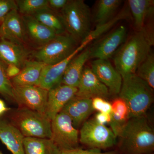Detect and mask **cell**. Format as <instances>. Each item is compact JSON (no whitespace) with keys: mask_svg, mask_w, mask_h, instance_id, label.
I'll return each instance as SVG.
<instances>
[{"mask_svg":"<svg viewBox=\"0 0 154 154\" xmlns=\"http://www.w3.org/2000/svg\"><path fill=\"white\" fill-rule=\"evenodd\" d=\"M94 119L99 124L103 125L110 124L111 120V113L98 112L95 116Z\"/></svg>","mask_w":154,"mask_h":154,"instance_id":"obj_33","label":"cell"},{"mask_svg":"<svg viewBox=\"0 0 154 154\" xmlns=\"http://www.w3.org/2000/svg\"><path fill=\"white\" fill-rule=\"evenodd\" d=\"M77 42L69 35H57L42 45L34 54V57L46 65L54 64L71 54L77 48Z\"/></svg>","mask_w":154,"mask_h":154,"instance_id":"obj_6","label":"cell"},{"mask_svg":"<svg viewBox=\"0 0 154 154\" xmlns=\"http://www.w3.org/2000/svg\"><path fill=\"white\" fill-rule=\"evenodd\" d=\"M25 30L22 17L17 10H13L6 16L0 26L1 39L23 45Z\"/></svg>","mask_w":154,"mask_h":154,"instance_id":"obj_15","label":"cell"},{"mask_svg":"<svg viewBox=\"0 0 154 154\" xmlns=\"http://www.w3.org/2000/svg\"><path fill=\"white\" fill-rule=\"evenodd\" d=\"M18 11L23 16H32L40 10L48 8V0H17Z\"/></svg>","mask_w":154,"mask_h":154,"instance_id":"obj_28","label":"cell"},{"mask_svg":"<svg viewBox=\"0 0 154 154\" xmlns=\"http://www.w3.org/2000/svg\"><path fill=\"white\" fill-rule=\"evenodd\" d=\"M119 137L122 154H149L154 151V130L145 116L130 119Z\"/></svg>","mask_w":154,"mask_h":154,"instance_id":"obj_2","label":"cell"},{"mask_svg":"<svg viewBox=\"0 0 154 154\" xmlns=\"http://www.w3.org/2000/svg\"><path fill=\"white\" fill-rule=\"evenodd\" d=\"M18 10L17 3L14 0H0V23L11 11Z\"/></svg>","mask_w":154,"mask_h":154,"instance_id":"obj_31","label":"cell"},{"mask_svg":"<svg viewBox=\"0 0 154 154\" xmlns=\"http://www.w3.org/2000/svg\"><path fill=\"white\" fill-rule=\"evenodd\" d=\"M77 92V88L60 84L48 91L45 115L52 120L64 106L73 98Z\"/></svg>","mask_w":154,"mask_h":154,"instance_id":"obj_12","label":"cell"},{"mask_svg":"<svg viewBox=\"0 0 154 154\" xmlns=\"http://www.w3.org/2000/svg\"><path fill=\"white\" fill-rule=\"evenodd\" d=\"M29 51L23 45L1 39L0 59L7 65L13 64L21 69L28 60Z\"/></svg>","mask_w":154,"mask_h":154,"instance_id":"obj_18","label":"cell"},{"mask_svg":"<svg viewBox=\"0 0 154 154\" xmlns=\"http://www.w3.org/2000/svg\"><path fill=\"white\" fill-rule=\"evenodd\" d=\"M135 74L145 82L152 89H154V55L151 51L138 67Z\"/></svg>","mask_w":154,"mask_h":154,"instance_id":"obj_27","label":"cell"},{"mask_svg":"<svg viewBox=\"0 0 154 154\" xmlns=\"http://www.w3.org/2000/svg\"><path fill=\"white\" fill-rule=\"evenodd\" d=\"M25 154H60L61 150L51 139L24 137Z\"/></svg>","mask_w":154,"mask_h":154,"instance_id":"obj_24","label":"cell"},{"mask_svg":"<svg viewBox=\"0 0 154 154\" xmlns=\"http://www.w3.org/2000/svg\"><path fill=\"white\" fill-rule=\"evenodd\" d=\"M46 65L37 60H27L17 76L11 79L13 86H38L42 72Z\"/></svg>","mask_w":154,"mask_h":154,"instance_id":"obj_21","label":"cell"},{"mask_svg":"<svg viewBox=\"0 0 154 154\" xmlns=\"http://www.w3.org/2000/svg\"><path fill=\"white\" fill-rule=\"evenodd\" d=\"M90 59V48L83 51L75 56L69 63L62 79L61 84L76 88L86 62Z\"/></svg>","mask_w":154,"mask_h":154,"instance_id":"obj_20","label":"cell"},{"mask_svg":"<svg viewBox=\"0 0 154 154\" xmlns=\"http://www.w3.org/2000/svg\"><path fill=\"white\" fill-rule=\"evenodd\" d=\"M48 91L38 86H14V102L24 107L45 115Z\"/></svg>","mask_w":154,"mask_h":154,"instance_id":"obj_9","label":"cell"},{"mask_svg":"<svg viewBox=\"0 0 154 154\" xmlns=\"http://www.w3.org/2000/svg\"><path fill=\"white\" fill-rule=\"evenodd\" d=\"M110 95L108 88L99 81L91 69L84 68L75 96L84 99L101 97L106 99Z\"/></svg>","mask_w":154,"mask_h":154,"instance_id":"obj_14","label":"cell"},{"mask_svg":"<svg viewBox=\"0 0 154 154\" xmlns=\"http://www.w3.org/2000/svg\"><path fill=\"white\" fill-rule=\"evenodd\" d=\"M10 109V108L7 107L5 102L0 99V116L8 111Z\"/></svg>","mask_w":154,"mask_h":154,"instance_id":"obj_36","label":"cell"},{"mask_svg":"<svg viewBox=\"0 0 154 154\" xmlns=\"http://www.w3.org/2000/svg\"><path fill=\"white\" fill-rule=\"evenodd\" d=\"M26 33L36 43L45 44L57 36L52 30L30 16L22 17Z\"/></svg>","mask_w":154,"mask_h":154,"instance_id":"obj_22","label":"cell"},{"mask_svg":"<svg viewBox=\"0 0 154 154\" xmlns=\"http://www.w3.org/2000/svg\"><path fill=\"white\" fill-rule=\"evenodd\" d=\"M60 154H119L114 151L101 152L100 150L90 149H83L79 148L61 151Z\"/></svg>","mask_w":154,"mask_h":154,"instance_id":"obj_32","label":"cell"},{"mask_svg":"<svg viewBox=\"0 0 154 154\" xmlns=\"http://www.w3.org/2000/svg\"><path fill=\"white\" fill-rule=\"evenodd\" d=\"M116 137L110 128L94 119L86 120L80 131L79 141L91 149H103L115 145Z\"/></svg>","mask_w":154,"mask_h":154,"instance_id":"obj_7","label":"cell"},{"mask_svg":"<svg viewBox=\"0 0 154 154\" xmlns=\"http://www.w3.org/2000/svg\"><path fill=\"white\" fill-rule=\"evenodd\" d=\"M120 0H100L96 6L95 22L96 27L105 25L112 19L121 5Z\"/></svg>","mask_w":154,"mask_h":154,"instance_id":"obj_26","label":"cell"},{"mask_svg":"<svg viewBox=\"0 0 154 154\" xmlns=\"http://www.w3.org/2000/svg\"><path fill=\"white\" fill-rule=\"evenodd\" d=\"M127 35L126 27L124 25L119 26L90 48V59H109L126 41Z\"/></svg>","mask_w":154,"mask_h":154,"instance_id":"obj_11","label":"cell"},{"mask_svg":"<svg viewBox=\"0 0 154 154\" xmlns=\"http://www.w3.org/2000/svg\"><path fill=\"white\" fill-rule=\"evenodd\" d=\"M21 69L13 64L8 65L6 68V74L10 79L17 76L19 74Z\"/></svg>","mask_w":154,"mask_h":154,"instance_id":"obj_35","label":"cell"},{"mask_svg":"<svg viewBox=\"0 0 154 154\" xmlns=\"http://www.w3.org/2000/svg\"><path fill=\"white\" fill-rule=\"evenodd\" d=\"M91 69L99 81L108 88L110 94H119L122 85V77L108 60L93 61Z\"/></svg>","mask_w":154,"mask_h":154,"instance_id":"obj_13","label":"cell"},{"mask_svg":"<svg viewBox=\"0 0 154 154\" xmlns=\"http://www.w3.org/2000/svg\"><path fill=\"white\" fill-rule=\"evenodd\" d=\"M133 18L134 26L137 32L146 31V25L154 13V1L129 0L128 2Z\"/></svg>","mask_w":154,"mask_h":154,"instance_id":"obj_19","label":"cell"},{"mask_svg":"<svg viewBox=\"0 0 154 154\" xmlns=\"http://www.w3.org/2000/svg\"><path fill=\"white\" fill-rule=\"evenodd\" d=\"M93 40V38L88 36L66 58L54 64L45 65L42 72L38 86L48 91L61 84L64 73L70 62Z\"/></svg>","mask_w":154,"mask_h":154,"instance_id":"obj_10","label":"cell"},{"mask_svg":"<svg viewBox=\"0 0 154 154\" xmlns=\"http://www.w3.org/2000/svg\"><path fill=\"white\" fill-rule=\"evenodd\" d=\"M92 106L94 110L98 112L111 113L112 105L106 99L101 97H95L92 99Z\"/></svg>","mask_w":154,"mask_h":154,"instance_id":"obj_30","label":"cell"},{"mask_svg":"<svg viewBox=\"0 0 154 154\" xmlns=\"http://www.w3.org/2000/svg\"><path fill=\"white\" fill-rule=\"evenodd\" d=\"M61 12L66 31L76 41L82 43L92 31L89 7L83 0H71Z\"/></svg>","mask_w":154,"mask_h":154,"instance_id":"obj_4","label":"cell"},{"mask_svg":"<svg viewBox=\"0 0 154 154\" xmlns=\"http://www.w3.org/2000/svg\"><path fill=\"white\" fill-rule=\"evenodd\" d=\"M24 137L11 122L0 118V140L13 154H25Z\"/></svg>","mask_w":154,"mask_h":154,"instance_id":"obj_17","label":"cell"},{"mask_svg":"<svg viewBox=\"0 0 154 154\" xmlns=\"http://www.w3.org/2000/svg\"><path fill=\"white\" fill-rule=\"evenodd\" d=\"M111 105L110 129L116 137H119L131 118L129 108L124 100L119 97L114 99Z\"/></svg>","mask_w":154,"mask_h":154,"instance_id":"obj_23","label":"cell"},{"mask_svg":"<svg viewBox=\"0 0 154 154\" xmlns=\"http://www.w3.org/2000/svg\"><path fill=\"white\" fill-rule=\"evenodd\" d=\"M153 89L135 74L122 78L119 97L129 108L131 118L144 116L153 102Z\"/></svg>","mask_w":154,"mask_h":154,"instance_id":"obj_3","label":"cell"},{"mask_svg":"<svg viewBox=\"0 0 154 154\" xmlns=\"http://www.w3.org/2000/svg\"><path fill=\"white\" fill-rule=\"evenodd\" d=\"M7 66L0 59V94L7 100L14 101V86L6 74Z\"/></svg>","mask_w":154,"mask_h":154,"instance_id":"obj_29","label":"cell"},{"mask_svg":"<svg viewBox=\"0 0 154 154\" xmlns=\"http://www.w3.org/2000/svg\"><path fill=\"white\" fill-rule=\"evenodd\" d=\"M51 139L61 151L78 148L79 132L68 116L61 111L51 121Z\"/></svg>","mask_w":154,"mask_h":154,"instance_id":"obj_8","label":"cell"},{"mask_svg":"<svg viewBox=\"0 0 154 154\" xmlns=\"http://www.w3.org/2000/svg\"><path fill=\"white\" fill-rule=\"evenodd\" d=\"M94 111L92 99L75 96L67 103L61 111L68 116L73 125L77 128L87 120Z\"/></svg>","mask_w":154,"mask_h":154,"instance_id":"obj_16","label":"cell"},{"mask_svg":"<svg viewBox=\"0 0 154 154\" xmlns=\"http://www.w3.org/2000/svg\"><path fill=\"white\" fill-rule=\"evenodd\" d=\"M153 35L146 31H137L120 48L114 57L115 68L122 79L135 74L138 67L151 52Z\"/></svg>","mask_w":154,"mask_h":154,"instance_id":"obj_1","label":"cell"},{"mask_svg":"<svg viewBox=\"0 0 154 154\" xmlns=\"http://www.w3.org/2000/svg\"><path fill=\"white\" fill-rule=\"evenodd\" d=\"M69 1L68 0H48L50 8L55 10H62Z\"/></svg>","mask_w":154,"mask_h":154,"instance_id":"obj_34","label":"cell"},{"mask_svg":"<svg viewBox=\"0 0 154 154\" xmlns=\"http://www.w3.org/2000/svg\"><path fill=\"white\" fill-rule=\"evenodd\" d=\"M30 16L52 30L56 35L63 34L66 31L61 16L56 14L49 7L40 10Z\"/></svg>","mask_w":154,"mask_h":154,"instance_id":"obj_25","label":"cell"},{"mask_svg":"<svg viewBox=\"0 0 154 154\" xmlns=\"http://www.w3.org/2000/svg\"><path fill=\"white\" fill-rule=\"evenodd\" d=\"M10 118V122L24 137H51V120L45 114L19 107L12 112Z\"/></svg>","mask_w":154,"mask_h":154,"instance_id":"obj_5","label":"cell"},{"mask_svg":"<svg viewBox=\"0 0 154 154\" xmlns=\"http://www.w3.org/2000/svg\"><path fill=\"white\" fill-rule=\"evenodd\" d=\"M0 154H4L1 151H0Z\"/></svg>","mask_w":154,"mask_h":154,"instance_id":"obj_37","label":"cell"}]
</instances>
